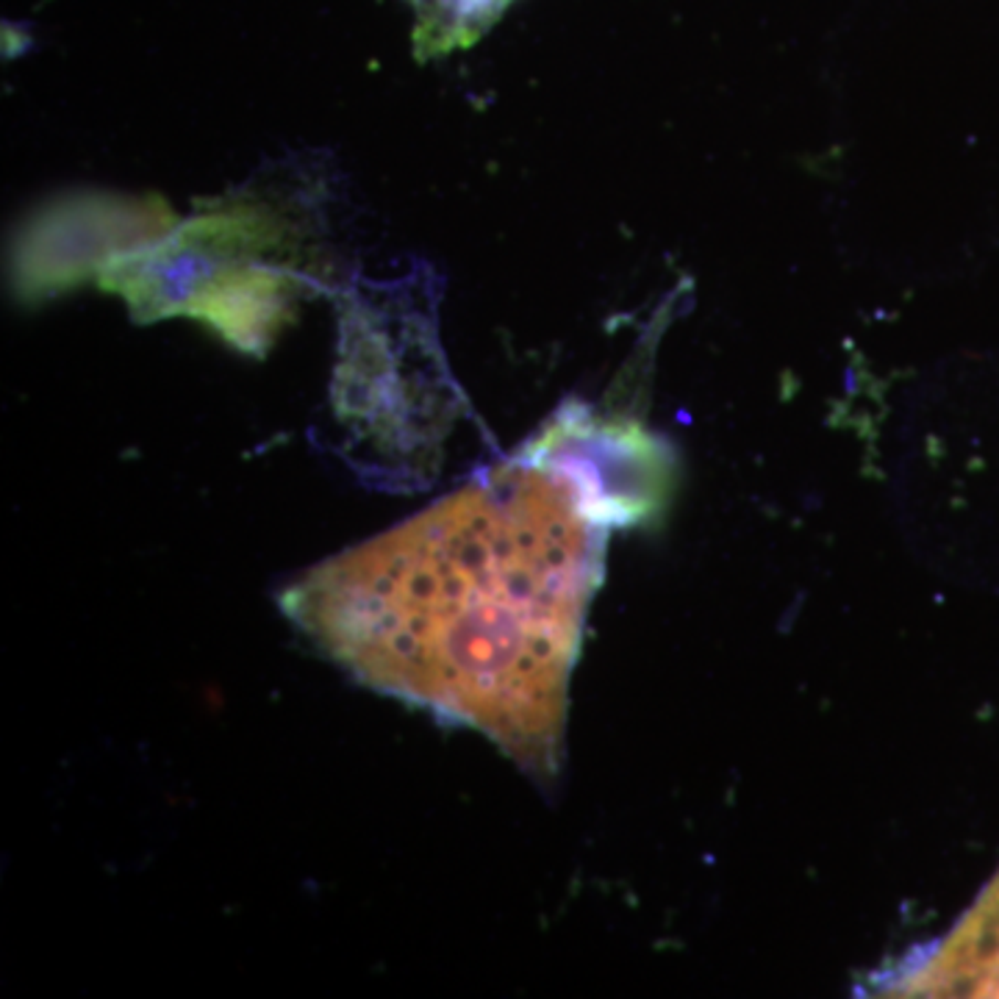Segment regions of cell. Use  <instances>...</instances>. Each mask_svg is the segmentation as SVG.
I'll use <instances>...</instances> for the list:
<instances>
[{"label": "cell", "instance_id": "obj_1", "mask_svg": "<svg viewBox=\"0 0 999 999\" xmlns=\"http://www.w3.org/2000/svg\"><path fill=\"white\" fill-rule=\"evenodd\" d=\"M555 436L328 561L286 614L364 683L483 731L550 775L606 536L623 506Z\"/></svg>", "mask_w": 999, "mask_h": 999}, {"label": "cell", "instance_id": "obj_2", "mask_svg": "<svg viewBox=\"0 0 999 999\" xmlns=\"http://www.w3.org/2000/svg\"><path fill=\"white\" fill-rule=\"evenodd\" d=\"M885 993L999 999V869L949 936L905 966Z\"/></svg>", "mask_w": 999, "mask_h": 999}, {"label": "cell", "instance_id": "obj_3", "mask_svg": "<svg viewBox=\"0 0 999 999\" xmlns=\"http://www.w3.org/2000/svg\"><path fill=\"white\" fill-rule=\"evenodd\" d=\"M511 3L514 0H408L414 9V53L425 62L475 45Z\"/></svg>", "mask_w": 999, "mask_h": 999}]
</instances>
